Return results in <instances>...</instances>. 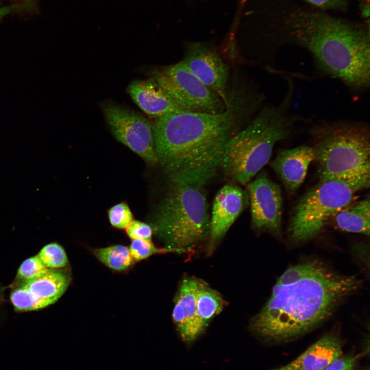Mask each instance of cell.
Here are the masks:
<instances>
[{
    "mask_svg": "<svg viewBox=\"0 0 370 370\" xmlns=\"http://www.w3.org/2000/svg\"><path fill=\"white\" fill-rule=\"evenodd\" d=\"M362 284L357 275L342 274L317 260L292 265L278 278L250 328L268 341L292 340L328 320Z\"/></svg>",
    "mask_w": 370,
    "mask_h": 370,
    "instance_id": "6da1fadb",
    "label": "cell"
},
{
    "mask_svg": "<svg viewBox=\"0 0 370 370\" xmlns=\"http://www.w3.org/2000/svg\"><path fill=\"white\" fill-rule=\"evenodd\" d=\"M273 29L280 46L306 49L321 71L354 90L369 86V22L355 23L292 5L275 9Z\"/></svg>",
    "mask_w": 370,
    "mask_h": 370,
    "instance_id": "7a4b0ae2",
    "label": "cell"
},
{
    "mask_svg": "<svg viewBox=\"0 0 370 370\" xmlns=\"http://www.w3.org/2000/svg\"><path fill=\"white\" fill-rule=\"evenodd\" d=\"M228 106L219 114L186 112L155 118L158 163L171 182L203 186L214 176L234 134V115Z\"/></svg>",
    "mask_w": 370,
    "mask_h": 370,
    "instance_id": "3957f363",
    "label": "cell"
},
{
    "mask_svg": "<svg viewBox=\"0 0 370 370\" xmlns=\"http://www.w3.org/2000/svg\"><path fill=\"white\" fill-rule=\"evenodd\" d=\"M277 105L262 108L254 119L228 141L220 168L231 179L245 184L269 161L275 144L288 137L301 119L290 113L293 83Z\"/></svg>",
    "mask_w": 370,
    "mask_h": 370,
    "instance_id": "277c9868",
    "label": "cell"
},
{
    "mask_svg": "<svg viewBox=\"0 0 370 370\" xmlns=\"http://www.w3.org/2000/svg\"><path fill=\"white\" fill-rule=\"evenodd\" d=\"M312 137L320 180H338L357 187H369V128L362 121H321Z\"/></svg>",
    "mask_w": 370,
    "mask_h": 370,
    "instance_id": "5b68a950",
    "label": "cell"
},
{
    "mask_svg": "<svg viewBox=\"0 0 370 370\" xmlns=\"http://www.w3.org/2000/svg\"><path fill=\"white\" fill-rule=\"evenodd\" d=\"M203 186L171 182L157 210L155 234L174 252H184L209 234L208 205Z\"/></svg>",
    "mask_w": 370,
    "mask_h": 370,
    "instance_id": "8992f818",
    "label": "cell"
},
{
    "mask_svg": "<svg viewBox=\"0 0 370 370\" xmlns=\"http://www.w3.org/2000/svg\"><path fill=\"white\" fill-rule=\"evenodd\" d=\"M359 190L338 180H320L296 205L288 225L290 240L298 244L316 236L337 212L352 202Z\"/></svg>",
    "mask_w": 370,
    "mask_h": 370,
    "instance_id": "52a82bcc",
    "label": "cell"
},
{
    "mask_svg": "<svg viewBox=\"0 0 370 370\" xmlns=\"http://www.w3.org/2000/svg\"><path fill=\"white\" fill-rule=\"evenodd\" d=\"M154 78L175 103L188 112L219 114L228 106L181 61L156 71Z\"/></svg>",
    "mask_w": 370,
    "mask_h": 370,
    "instance_id": "ba28073f",
    "label": "cell"
},
{
    "mask_svg": "<svg viewBox=\"0 0 370 370\" xmlns=\"http://www.w3.org/2000/svg\"><path fill=\"white\" fill-rule=\"evenodd\" d=\"M106 122L115 137L150 164H158L152 125L140 114L112 103L102 105Z\"/></svg>",
    "mask_w": 370,
    "mask_h": 370,
    "instance_id": "9c48e42d",
    "label": "cell"
},
{
    "mask_svg": "<svg viewBox=\"0 0 370 370\" xmlns=\"http://www.w3.org/2000/svg\"><path fill=\"white\" fill-rule=\"evenodd\" d=\"M70 278L60 269H49L44 274L21 282L10 294L16 311L38 310L55 303L64 293Z\"/></svg>",
    "mask_w": 370,
    "mask_h": 370,
    "instance_id": "30bf717a",
    "label": "cell"
},
{
    "mask_svg": "<svg viewBox=\"0 0 370 370\" xmlns=\"http://www.w3.org/2000/svg\"><path fill=\"white\" fill-rule=\"evenodd\" d=\"M247 190L253 226L280 236L283 197L279 186L262 174L248 183Z\"/></svg>",
    "mask_w": 370,
    "mask_h": 370,
    "instance_id": "8fae6325",
    "label": "cell"
},
{
    "mask_svg": "<svg viewBox=\"0 0 370 370\" xmlns=\"http://www.w3.org/2000/svg\"><path fill=\"white\" fill-rule=\"evenodd\" d=\"M181 62L204 85L218 95L227 106L229 105L226 93L228 68L213 49L194 43L189 46Z\"/></svg>",
    "mask_w": 370,
    "mask_h": 370,
    "instance_id": "7c38bea8",
    "label": "cell"
},
{
    "mask_svg": "<svg viewBox=\"0 0 370 370\" xmlns=\"http://www.w3.org/2000/svg\"><path fill=\"white\" fill-rule=\"evenodd\" d=\"M249 204L248 193L240 187L230 183L220 189L213 203L209 234L211 240L223 237Z\"/></svg>",
    "mask_w": 370,
    "mask_h": 370,
    "instance_id": "4fadbf2b",
    "label": "cell"
},
{
    "mask_svg": "<svg viewBox=\"0 0 370 370\" xmlns=\"http://www.w3.org/2000/svg\"><path fill=\"white\" fill-rule=\"evenodd\" d=\"M199 280L185 277L181 281L174 300L172 318L182 338L190 342L205 329L198 318L196 296Z\"/></svg>",
    "mask_w": 370,
    "mask_h": 370,
    "instance_id": "5bb4252c",
    "label": "cell"
},
{
    "mask_svg": "<svg viewBox=\"0 0 370 370\" xmlns=\"http://www.w3.org/2000/svg\"><path fill=\"white\" fill-rule=\"evenodd\" d=\"M314 159L312 146L301 145L280 151L272 161L271 166L286 190L292 193L304 181L309 165Z\"/></svg>",
    "mask_w": 370,
    "mask_h": 370,
    "instance_id": "9a60e30c",
    "label": "cell"
},
{
    "mask_svg": "<svg viewBox=\"0 0 370 370\" xmlns=\"http://www.w3.org/2000/svg\"><path fill=\"white\" fill-rule=\"evenodd\" d=\"M127 91L139 107L155 118L168 114L188 112L175 103L154 78L132 82Z\"/></svg>",
    "mask_w": 370,
    "mask_h": 370,
    "instance_id": "2e32d148",
    "label": "cell"
},
{
    "mask_svg": "<svg viewBox=\"0 0 370 370\" xmlns=\"http://www.w3.org/2000/svg\"><path fill=\"white\" fill-rule=\"evenodd\" d=\"M342 355L340 341L336 336H323L295 359L298 370H323Z\"/></svg>",
    "mask_w": 370,
    "mask_h": 370,
    "instance_id": "e0dca14e",
    "label": "cell"
},
{
    "mask_svg": "<svg viewBox=\"0 0 370 370\" xmlns=\"http://www.w3.org/2000/svg\"><path fill=\"white\" fill-rule=\"evenodd\" d=\"M338 229L369 235V198L350 203L337 212L330 219ZM329 220V221H330Z\"/></svg>",
    "mask_w": 370,
    "mask_h": 370,
    "instance_id": "ac0fdd59",
    "label": "cell"
},
{
    "mask_svg": "<svg viewBox=\"0 0 370 370\" xmlns=\"http://www.w3.org/2000/svg\"><path fill=\"white\" fill-rule=\"evenodd\" d=\"M226 302L217 291L199 280L196 296L197 316L206 328L210 320L223 309Z\"/></svg>",
    "mask_w": 370,
    "mask_h": 370,
    "instance_id": "d6986e66",
    "label": "cell"
},
{
    "mask_svg": "<svg viewBox=\"0 0 370 370\" xmlns=\"http://www.w3.org/2000/svg\"><path fill=\"white\" fill-rule=\"evenodd\" d=\"M93 253L102 263L116 271L126 270L134 263L128 248L123 245L95 249Z\"/></svg>",
    "mask_w": 370,
    "mask_h": 370,
    "instance_id": "ffe728a7",
    "label": "cell"
},
{
    "mask_svg": "<svg viewBox=\"0 0 370 370\" xmlns=\"http://www.w3.org/2000/svg\"><path fill=\"white\" fill-rule=\"evenodd\" d=\"M36 255L44 265L50 269H59L68 264L64 249L55 242L45 245Z\"/></svg>",
    "mask_w": 370,
    "mask_h": 370,
    "instance_id": "44dd1931",
    "label": "cell"
},
{
    "mask_svg": "<svg viewBox=\"0 0 370 370\" xmlns=\"http://www.w3.org/2000/svg\"><path fill=\"white\" fill-rule=\"evenodd\" d=\"M49 269L35 255L26 258L21 263L17 271L16 278L21 282L27 281L44 274Z\"/></svg>",
    "mask_w": 370,
    "mask_h": 370,
    "instance_id": "7402d4cb",
    "label": "cell"
},
{
    "mask_svg": "<svg viewBox=\"0 0 370 370\" xmlns=\"http://www.w3.org/2000/svg\"><path fill=\"white\" fill-rule=\"evenodd\" d=\"M129 251L134 262H139L150 256L161 252H174L168 249H158L152 240L133 239L130 245Z\"/></svg>",
    "mask_w": 370,
    "mask_h": 370,
    "instance_id": "603a6c76",
    "label": "cell"
},
{
    "mask_svg": "<svg viewBox=\"0 0 370 370\" xmlns=\"http://www.w3.org/2000/svg\"><path fill=\"white\" fill-rule=\"evenodd\" d=\"M108 215L111 225L118 229H126L133 220L129 207L123 202L111 207L108 211Z\"/></svg>",
    "mask_w": 370,
    "mask_h": 370,
    "instance_id": "cb8c5ba5",
    "label": "cell"
},
{
    "mask_svg": "<svg viewBox=\"0 0 370 370\" xmlns=\"http://www.w3.org/2000/svg\"><path fill=\"white\" fill-rule=\"evenodd\" d=\"M125 229L128 236L132 240H152L153 229L144 223L133 220Z\"/></svg>",
    "mask_w": 370,
    "mask_h": 370,
    "instance_id": "d4e9b609",
    "label": "cell"
},
{
    "mask_svg": "<svg viewBox=\"0 0 370 370\" xmlns=\"http://www.w3.org/2000/svg\"><path fill=\"white\" fill-rule=\"evenodd\" d=\"M358 358V356H341L323 370H354Z\"/></svg>",
    "mask_w": 370,
    "mask_h": 370,
    "instance_id": "484cf974",
    "label": "cell"
},
{
    "mask_svg": "<svg viewBox=\"0 0 370 370\" xmlns=\"http://www.w3.org/2000/svg\"><path fill=\"white\" fill-rule=\"evenodd\" d=\"M316 7L323 9L345 10L347 0H305Z\"/></svg>",
    "mask_w": 370,
    "mask_h": 370,
    "instance_id": "4316f807",
    "label": "cell"
},
{
    "mask_svg": "<svg viewBox=\"0 0 370 370\" xmlns=\"http://www.w3.org/2000/svg\"><path fill=\"white\" fill-rule=\"evenodd\" d=\"M362 15L364 17H368L369 15V0H359Z\"/></svg>",
    "mask_w": 370,
    "mask_h": 370,
    "instance_id": "83f0119b",
    "label": "cell"
},
{
    "mask_svg": "<svg viewBox=\"0 0 370 370\" xmlns=\"http://www.w3.org/2000/svg\"><path fill=\"white\" fill-rule=\"evenodd\" d=\"M15 8V7L13 6H7L1 7L0 20H2L4 16L11 13L12 11Z\"/></svg>",
    "mask_w": 370,
    "mask_h": 370,
    "instance_id": "f1b7e54d",
    "label": "cell"
},
{
    "mask_svg": "<svg viewBox=\"0 0 370 370\" xmlns=\"http://www.w3.org/2000/svg\"><path fill=\"white\" fill-rule=\"evenodd\" d=\"M274 370H298V368L296 362L294 360L288 364Z\"/></svg>",
    "mask_w": 370,
    "mask_h": 370,
    "instance_id": "f546056e",
    "label": "cell"
}]
</instances>
